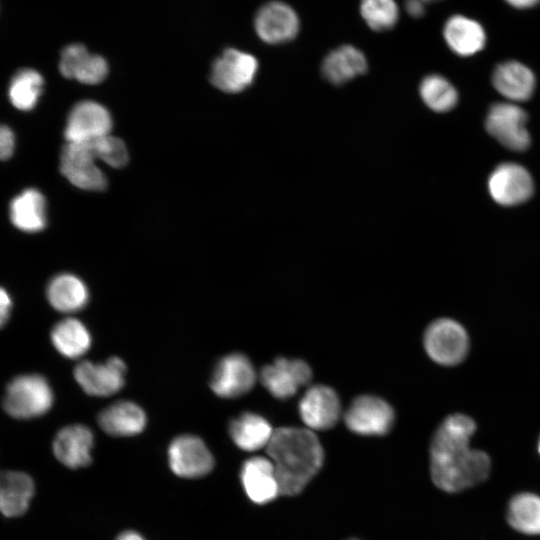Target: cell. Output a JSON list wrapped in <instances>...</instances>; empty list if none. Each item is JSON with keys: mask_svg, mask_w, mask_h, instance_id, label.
<instances>
[{"mask_svg": "<svg viewBox=\"0 0 540 540\" xmlns=\"http://www.w3.org/2000/svg\"><path fill=\"white\" fill-rule=\"evenodd\" d=\"M537 450H538V453L540 455V437H539V440H538V443H537Z\"/></svg>", "mask_w": 540, "mask_h": 540, "instance_id": "obj_39", "label": "cell"}, {"mask_svg": "<svg viewBox=\"0 0 540 540\" xmlns=\"http://www.w3.org/2000/svg\"><path fill=\"white\" fill-rule=\"evenodd\" d=\"M443 36L448 47L457 55L468 57L481 51L486 44V33L476 20L461 14L447 19Z\"/></svg>", "mask_w": 540, "mask_h": 540, "instance_id": "obj_21", "label": "cell"}, {"mask_svg": "<svg viewBox=\"0 0 540 540\" xmlns=\"http://www.w3.org/2000/svg\"><path fill=\"white\" fill-rule=\"evenodd\" d=\"M274 466L280 495L294 496L303 491L322 466L321 443L309 428L280 427L266 446Z\"/></svg>", "mask_w": 540, "mask_h": 540, "instance_id": "obj_2", "label": "cell"}, {"mask_svg": "<svg viewBox=\"0 0 540 540\" xmlns=\"http://www.w3.org/2000/svg\"><path fill=\"white\" fill-rule=\"evenodd\" d=\"M240 476L247 496L254 503L265 504L280 495L274 466L269 458L256 456L248 459Z\"/></svg>", "mask_w": 540, "mask_h": 540, "instance_id": "obj_20", "label": "cell"}, {"mask_svg": "<svg viewBox=\"0 0 540 540\" xmlns=\"http://www.w3.org/2000/svg\"><path fill=\"white\" fill-rule=\"evenodd\" d=\"M510 6L517 9L532 8L540 3V0H505Z\"/></svg>", "mask_w": 540, "mask_h": 540, "instance_id": "obj_37", "label": "cell"}, {"mask_svg": "<svg viewBox=\"0 0 540 540\" xmlns=\"http://www.w3.org/2000/svg\"><path fill=\"white\" fill-rule=\"evenodd\" d=\"M349 540H358V539H349Z\"/></svg>", "mask_w": 540, "mask_h": 540, "instance_id": "obj_41", "label": "cell"}, {"mask_svg": "<svg viewBox=\"0 0 540 540\" xmlns=\"http://www.w3.org/2000/svg\"><path fill=\"white\" fill-rule=\"evenodd\" d=\"M423 2H434V1H438V0H422Z\"/></svg>", "mask_w": 540, "mask_h": 540, "instance_id": "obj_40", "label": "cell"}, {"mask_svg": "<svg viewBox=\"0 0 540 540\" xmlns=\"http://www.w3.org/2000/svg\"><path fill=\"white\" fill-rule=\"evenodd\" d=\"M476 428L475 421L462 413L447 416L436 428L430 443V474L440 490L460 492L489 477V455L470 447Z\"/></svg>", "mask_w": 540, "mask_h": 540, "instance_id": "obj_1", "label": "cell"}, {"mask_svg": "<svg viewBox=\"0 0 540 540\" xmlns=\"http://www.w3.org/2000/svg\"><path fill=\"white\" fill-rule=\"evenodd\" d=\"M299 414L312 431L332 428L341 415L338 394L326 385L309 387L299 402Z\"/></svg>", "mask_w": 540, "mask_h": 540, "instance_id": "obj_16", "label": "cell"}, {"mask_svg": "<svg viewBox=\"0 0 540 540\" xmlns=\"http://www.w3.org/2000/svg\"><path fill=\"white\" fill-rule=\"evenodd\" d=\"M93 443L88 427L73 424L58 431L53 440V452L58 461L69 468L85 467L91 463Z\"/></svg>", "mask_w": 540, "mask_h": 540, "instance_id": "obj_18", "label": "cell"}, {"mask_svg": "<svg viewBox=\"0 0 540 540\" xmlns=\"http://www.w3.org/2000/svg\"><path fill=\"white\" fill-rule=\"evenodd\" d=\"M44 79L35 69L18 70L9 83L8 98L20 111H30L38 103L43 92Z\"/></svg>", "mask_w": 540, "mask_h": 540, "instance_id": "obj_30", "label": "cell"}, {"mask_svg": "<svg viewBox=\"0 0 540 540\" xmlns=\"http://www.w3.org/2000/svg\"><path fill=\"white\" fill-rule=\"evenodd\" d=\"M395 420L388 402L374 395L356 397L344 413L349 430L359 435L381 436L387 434Z\"/></svg>", "mask_w": 540, "mask_h": 540, "instance_id": "obj_7", "label": "cell"}, {"mask_svg": "<svg viewBox=\"0 0 540 540\" xmlns=\"http://www.w3.org/2000/svg\"><path fill=\"white\" fill-rule=\"evenodd\" d=\"M273 432L270 423L253 412L242 413L229 425V434L233 442L245 451H256L266 447Z\"/></svg>", "mask_w": 540, "mask_h": 540, "instance_id": "obj_27", "label": "cell"}, {"mask_svg": "<svg viewBox=\"0 0 540 540\" xmlns=\"http://www.w3.org/2000/svg\"><path fill=\"white\" fill-rule=\"evenodd\" d=\"M46 297L55 310L73 313L85 307L89 300V290L78 276L61 273L49 281Z\"/></svg>", "mask_w": 540, "mask_h": 540, "instance_id": "obj_25", "label": "cell"}, {"mask_svg": "<svg viewBox=\"0 0 540 540\" xmlns=\"http://www.w3.org/2000/svg\"><path fill=\"white\" fill-rule=\"evenodd\" d=\"M420 96L428 108L443 113L455 107L458 93L454 86L443 76L431 74L420 84Z\"/></svg>", "mask_w": 540, "mask_h": 540, "instance_id": "obj_31", "label": "cell"}, {"mask_svg": "<svg viewBox=\"0 0 540 540\" xmlns=\"http://www.w3.org/2000/svg\"><path fill=\"white\" fill-rule=\"evenodd\" d=\"M256 382V371L249 358L241 353L222 357L210 379L211 390L222 398H236L248 393Z\"/></svg>", "mask_w": 540, "mask_h": 540, "instance_id": "obj_10", "label": "cell"}, {"mask_svg": "<svg viewBox=\"0 0 540 540\" xmlns=\"http://www.w3.org/2000/svg\"><path fill=\"white\" fill-rule=\"evenodd\" d=\"M311 378L310 366L301 359L279 357L260 372L263 386L272 396L281 400L294 396Z\"/></svg>", "mask_w": 540, "mask_h": 540, "instance_id": "obj_15", "label": "cell"}, {"mask_svg": "<svg viewBox=\"0 0 540 540\" xmlns=\"http://www.w3.org/2000/svg\"><path fill=\"white\" fill-rule=\"evenodd\" d=\"M125 373L124 361L116 356L104 363L82 361L74 369L75 380L83 391L97 397L110 396L121 390Z\"/></svg>", "mask_w": 540, "mask_h": 540, "instance_id": "obj_14", "label": "cell"}, {"mask_svg": "<svg viewBox=\"0 0 540 540\" xmlns=\"http://www.w3.org/2000/svg\"><path fill=\"white\" fill-rule=\"evenodd\" d=\"M425 2L422 0H406L405 9L413 18H420L425 12Z\"/></svg>", "mask_w": 540, "mask_h": 540, "instance_id": "obj_36", "label": "cell"}, {"mask_svg": "<svg viewBox=\"0 0 540 540\" xmlns=\"http://www.w3.org/2000/svg\"><path fill=\"white\" fill-rule=\"evenodd\" d=\"M11 223L20 231L36 233L47 223L44 195L35 188H27L16 195L9 206Z\"/></svg>", "mask_w": 540, "mask_h": 540, "instance_id": "obj_24", "label": "cell"}, {"mask_svg": "<svg viewBox=\"0 0 540 540\" xmlns=\"http://www.w3.org/2000/svg\"><path fill=\"white\" fill-rule=\"evenodd\" d=\"M527 120V113L520 106L511 102H498L489 108L485 128L505 148L524 151L531 143Z\"/></svg>", "mask_w": 540, "mask_h": 540, "instance_id": "obj_5", "label": "cell"}, {"mask_svg": "<svg viewBox=\"0 0 540 540\" xmlns=\"http://www.w3.org/2000/svg\"><path fill=\"white\" fill-rule=\"evenodd\" d=\"M368 63L364 53L349 44L330 51L322 61V76L331 84L342 85L364 74Z\"/></svg>", "mask_w": 540, "mask_h": 540, "instance_id": "obj_23", "label": "cell"}, {"mask_svg": "<svg viewBox=\"0 0 540 540\" xmlns=\"http://www.w3.org/2000/svg\"><path fill=\"white\" fill-rule=\"evenodd\" d=\"M15 140L13 130L7 125L0 124V160H6L13 155Z\"/></svg>", "mask_w": 540, "mask_h": 540, "instance_id": "obj_34", "label": "cell"}, {"mask_svg": "<svg viewBox=\"0 0 540 540\" xmlns=\"http://www.w3.org/2000/svg\"><path fill=\"white\" fill-rule=\"evenodd\" d=\"M53 401V391L46 378L39 374H22L7 385L3 408L13 418L31 419L47 413Z\"/></svg>", "mask_w": 540, "mask_h": 540, "instance_id": "obj_3", "label": "cell"}, {"mask_svg": "<svg viewBox=\"0 0 540 540\" xmlns=\"http://www.w3.org/2000/svg\"><path fill=\"white\" fill-rule=\"evenodd\" d=\"M427 355L437 364L454 366L467 356L470 340L465 328L450 318L431 322L423 337Z\"/></svg>", "mask_w": 540, "mask_h": 540, "instance_id": "obj_4", "label": "cell"}, {"mask_svg": "<svg viewBox=\"0 0 540 540\" xmlns=\"http://www.w3.org/2000/svg\"><path fill=\"white\" fill-rule=\"evenodd\" d=\"M360 14L374 31L392 29L399 19V8L395 0H361Z\"/></svg>", "mask_w": 540, "mask_h": 540, "instance_id": "obj_32", "label": "cell"}, {"mask_svg": "<svg viewBox=\"0 0 540 540\" xmlns=\"http://www.w3.org/2000/svg\"><path fill=\"white\" fill-rule=\"evenodd\" d=\"M253 24L257 36L272 45L290 42L300 30L297 12L282 1H270L261 6L254 16Z\"/></svg>", "mask_w": 540, "mask_h": 540, "instance_id": "obj_13", "label": "cell"}, {"mask_svg": "<svg viewBox=\"0 0 540 540\" xmlns=\"http://www.w3.org/2000/svg\"><path fill=\"white\" fill-rule=\"evenodd\" d=\"M492 84L506 99L522 102L533 95L536 79L529 67L519 61L509 60L495 67L492 73Z\"/></svg>", "mask_w": 540, "mask_h": 540, "instance_id": "obj_19", "label": "cell"}, {"mask_svg": "<svg viewBox=\"0 0 540 540\" xmlns=\"http://www.w3.org/2000/svg\"><path fill=\"white\" fill-rule=\"evenodd\" d=\"M506 518L515 531L540 535V496L532 492L515 494L508 502Z\"/></svg>", "mask_w": 540, "mask_h": 540, "instance_id": "obj_29", "label": "cell"}, {"mask_svg": "<svg viewBox=\"0 0 540 540\" xmlns=\"http://www.w3.org/2000/svg\"><path fill=\"white\" fill-rule=\"evenodd\" d=\"M116 540H145L142 535L135 531H124L118 535Z\"/></svg>", "mask_w": 540, "mask_h": 540, "instance_id": "obj_38", "label": "cell"}, {"mask_svg": "<svg viewBox=\"0 0 540 540\" xmlns=\"http://www.w3.org/2000/svg\"><path fill=\"white\" fill-rule=\"evenodd\" d=\"M12 299L9 293L0 287V328L3 327L10 317Z\"/></svg>", "mask_w": 540, "mask_h": 540, "instance_id": "obj_35", "label": "cell"}, {"mask_svg": "<svg viewBox=\"0 0 540 540\" xmlns=\"http://www.w3.org/2000/svg\"><path fill=\"white\" fill-rule=\"evenodd\" d=\"M258 67V60L252 54L228 48L213 62L210 80L223 92L238 93L252 84Z\"/></svg>", "mask_w": 540, "mask_h": 540, "instance_id": "obj_8", "label": "cell"}, {"mask_svg": "<svg viewBox=\"0 0 540 540\" xmlns=\"http://www.w3.org/2000/svg\"><path fill=\"white\" fill-rule=\"evenodd\" d=\"M91 335L78 319L65 318L51 330V342L64 357L76 359L83 356L91 346Z\"/></svg>", "mask_w": 540, "mask_h": 540, "instance_id": "obj_28", "label": "cell"}, {"mask_svg": "<svg viewBox=\"0 0 540 540\" xmlns=\"http://www.w3.org/2000/svg\"><path fill=\"white\" fill-rule=\"evenodd\" d=\"M101 429L117 437H128L142 432L147 417L144 410L132 401H117L103 409L97 418Z\"/></svg>", "mask_w": 540, "mask_h": 540, "instance_id": "obj_22", "label": "cell"}, {"mask_svg": "<svg viewBox=\"0 0 540 540\" xmlns=\"http://www.w3.org/2000/svg\"><path fill=\"white\" fill-rule=\"evenodd\" d=\"M59 71L65 78L95 85L108 75V63L98 54H91L83 44L66 46L60 55Z\"/></svg>", "mask_w": 540, "mask_h": 540, "instance_id": "obj_17", "label": "cell"}, {"mask_svg": "<svg viewBox=\"0 0 540 540\" xmlns=\"http://www.w3.org/2000/svg\"><path fill=\"white\" fill-rule=\"evenodd\" d=\"M96 160L91 143L67 142L61 151L60 170L75 187L100 192L106 189L107 178Z\"/></svg>", "mask_w": 540, "mask_h": 540, "instance_id": "obj_6", "label": "cell"}, {"mask_svg": "<svg viewBox=\"0 0 540 540\" xmlns=\"http://www.w3.org/2000/svg\"><path fill=\"white\" fill-rule=\"evenodd\" d=\"M34 494L32 478L19 471H0V512L6 517L22 515Z\"/></svg>", "mask_w": 540, "mask_h": 540, "instance_id": "obj_26", "label": "cell"}, {"mask_svg": "<svg viewBox=\"0 0 540 540\" xmlns=\"http://www.w3.org/2000/svg\"><path fill=\"white\" fill-rule=\"evenodd\" d=\"M91 145L96 158L113 168L124 167L128 162V150L120 138L109 134L91 142Z\"/></svg>", "mask_w": 540, "mask_h": 540, "instance_id": "obj_33", "label": "cell"}, {"mask_svg": "<svg viewBox=\"0 0 540 540\" xmlns=\"http://www.w3.org/2000/svg\"><path fill=\"white\" fill-rule=\"evenodd\" d=\"M168 462L174 474L183 478H200L211 472L214 458L198 436L180 435L172 440L168 448Z\"/></svg>", "mask_w": 540, "mask_h": 540, "instance_id": "obj_12", "label": "cell"}, {"mask_svg": "<svg viewBox=\"0 0 540 540\" xmlns=\"http://www.w3.org/2000/svg\"><path fill=\"white\" fill-rule=\"evenodd\" d=\"M491 198L502 206H516L529 200L534 182L528 170L518 163L499 164L488 178Z\"/></svg>", "mask_w": 540, "mask_h": 540, "instance_id": "obj_11", "label": "cell"}, {"mask_svg": "<svg viewBox=\"0 0 540 540\" xmlns=\"http://www.w3.org/2000/svg\"><path fill=\"white\" fill-rule=\"evenodd\" d=\"M112 125L106 107L93 100H82L70 110L64 136L67 142L91 143L109 135Z\"/></svg>", "mask_w": 540, "mask_h": 540, "instance_id": "obj_9", "label": "cell"}]
</instances>
